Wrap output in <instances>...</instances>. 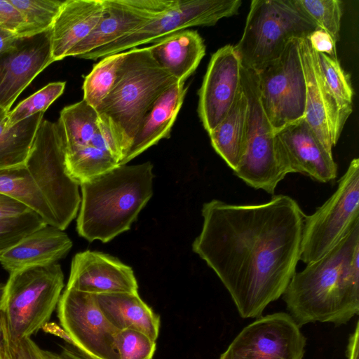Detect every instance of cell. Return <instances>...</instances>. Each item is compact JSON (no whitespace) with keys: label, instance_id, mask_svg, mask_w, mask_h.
Instances as JSON below:
<instances>
[{"label":"cell","instance_id":"cell-35","mask_svg":"<svg viewBox=\"0 0 359 359\" xmlns=\"http://www.w3.org/2000/svg\"><path fill=\"white\" fill-rule=\"evenodd\" d=\"M46 224L43 217L33 210L0 219V255Z\"/></svg>","mask_w":359,"mask_h":359},{"label":"cell","instance_id":"cell-21","mask_svg":"<svg viewBox=\"0 0 359 359\" xmlns=\"http://www.w3.org/2000/svg\"><path fill=\"white\" fill-rule=\"evenodd\" d=\"M72 247L63 230L46 224L30 233L0 255V264L9 273L25 269L56 263Z\"/></svg>","mask_w":359,"mask_h":359},{"label":"cell","instance_id":"cell-3","mask_svg":"<svg viewBox=\"0 0 359 359\" xmlns=\"http://www.w3.org/2000/svg\"><path fill=\"white\" fill-rule=\"evenodd\" d=\"M150 161L118 165L86 182L81 189L76 230L90 242L107 243L130 229L153 195Z\"/></svg>","mask_w":359,"mask_h":359},{"label":"cell","instance_id":"cell-28","mask_svg":"<svg viewBox=\"0 0 359 359\" xmlns=\"http://www.w3.org/2000/svg\"><path fill=\"white\" fill-rule=\"evenodd\" d=\"M0 193L23 203L57 227L50 208L25 165L0 169Z\"/></svg>","mask_w":359,"mask_h":359},{"label":"cell","instance_id":"cell-5","mask_svg":"<svg viewBox=\"0 0 359 359\" xmlns=\"http://www.w3.org/2000/svg\"><path fill=\"white\" fill-rule=\"evenodd\" d=\"M64 287L60 265L53 263L10 273L0 303L11 348L48 323Z\"/></svg>","mask_w":359,"mask_h":359},{"label":"cell","instance_id":"cell-45","mask_svg":"<svg viewBox=\"0 0 359 359\" xmlns=\"http://www.w3.org/2000/svg\"><path fill=\"white\" fill-rule=\"evenodd\" d=\"M4 292V285L0 283V303L2 300Z\"/></svg>","mask_w":359,"mask_h":359},{"label":"cell","instance_id":"cell-4","mask_svg":"<svg viewBox=\"0 0 359 359\" xmlns=\"http://www.w3.org/2000/svg\"><path fill=\"white\" fill-rule=\"evenodd\" d=\"M128 52L118 82L96 108L99 120L111 130L120 147L121 161L154 101L177 82L156 63L149 47Z\"/></svg>","mask_w":359,"mask_h":359},{"label":"cell","instance_id":"cell-10","mask_svg":"<svg viewBox=\"0 0 359 359\" xmlns=\"http://www.w3.org/2000/svg\"><path fill=\"white\" fill-rule=\"evenodd\" d=\"M300 39H292L281 54L256 71L260 102L275 133L304 117L306 86Z\"/></svg>","mask_w":359,"mask_h":359},{"label":"cell","instance_id":"cell-33","mask_svg":"<svg viewBox=\"0 0 359 359\" xmlns=\"http://www.w3.org/2000/svg\"><path fill=\"white\" fill-rule=\"evenodd\" d=\"M318 58L325 81L343 116L348 119L353 111L354 94L350 76L341 67L338 58L323 53H318Z\"/></svg>","mask_w":359,"mask_h":359},{"label":"cell","instance_id":"cell-18","mask_svg":"<svg viewBox=\"0 0 359 359\" xmlns=\"http://www.w3.org/2000/svg\"><path fill=\"white\" fill-rule=\"evenodd\" d=\"M66 288L92 294L138 292L133 269L116 257L86 250L75 255Z\"/></svg>","mask_w":359,"mask_h":359},{"label":"cell","instance_id":"cell-25","mask_svg":"<svg viewBox=\"0 0 359 359\" xmlns=\"http://www.w3.org/2000/svg\"><path fill=\"white\" fill-rule=\"evenodd\" d=\"M248 108V100L241 83L228 113L208 133L212 147L233 171L236 169L243 154Z\"/></svg>","mask_w":359,"mask_h":359},{"label":"cell","instance_id":"cell-36","mask_svg":"<svg viewBox=\"0 0 359 359\" xmlns=\"http://www.w3.org/2000/svg\"><path fill=\"white\" fill-rule=\"evenodd\" d=\"M156 341L145 334L133 329L118 330L116 349L118 359H153Z\"/></svg>","mask_w":359,"mask_h":359},{"label":"cell","instance_id":"cell-27","mask_svg":"<svg viewBox=\"0 0 359 359\" xmlns=\"http://www.w3.org/2000/svg\"><path fill=\"white\" fill-rule=\"evenodd\" d=\"M98 121L96 109L83 100L62 109L57 123L65 154L89 144L98 128Z\"/></svg>","mask_w":359,"mask_h":359},{"label":"cell","instance_id":"cell-31","mask_svg":"<svg viewBox=\"0 0 359 359\" xmlns=\"http://www.w3.org/2000/svg\"><path fill=\"white\" fill-rule=\"evenodd\" d=\"M22 14L24 23L17 37H29L50 29L64 1L10 0Z\"/></svg>","mask_w":359,"mask_h":359},{"label":"cell","instance_id":"cell-15","mask_svg":"<svg viewBox=\"0 0 359 359\" xmlns=\"http://www.w3.org/2000/svg\"><path fill=\"white\" fill-rule=\"evenodd\" d=\"M299 44L306 86L304 118L324 147L332 153L347 119L325 81L317 52L307 37L300 39Z\"/></svg>","mask_w":359,"mask_h":359},{"label":"cell","instance_id":"cell-8","mask_svg":"<svg viewBox=\"0 0 359 359\" xmlns=\"http://www.w3.org/2000/svg\"><path fill=\"white\" fill-rule=\"evenodd\" d=\"M25 167L50 208L57 227L65 230L76 217L81 203L79 185L65 168V149L57 123L43 119Z\"/></svg>","mask_w":359,"mask_h":359},{"label":"cell","instance_id":"cell-44","mask_svg":"<svg viewBox=\"0 0 359 359\" xmlns=\"http://www.w3.org/2000/svg\"><path fill=\"white\" fill-rule=\"evenodd\" d=\"M0 359H13L12 353H0Z\"/></svg>","mask_w":359,"mask_h":359},{"label":"cell","instance_id":"cell-24","mask_svg":"<svg viewBox=\"0 0 359 359\" xmlns=\"http://www.w3.org/2000/svg\"><path fill=\"white\" fill-rule=\"evenodd\" d=\"M97 305L118 330H138L156 341L159 334L160 316L135 293L94 294Z\"/></svg>","mask_w":359,"mask_h":359},{"label":"cell","instance_id":"cell-37","mask_svg":"<svg viewBox=\"0 0 359 359\" xmlns=\"http://www.w3.org/2000/svg\"><path fill=\"white\" fill-rule=\"evenodd\" d=\"M23 23L22 14L10 0H0V27L15 34Z\"/></svg>","mask_w":359,"mask_h":359},{"label":"cell","instance_id":"cell-32","mask_svg":"<svg viewBox=\"0 0 359 359\" xmlns=\"http://www.w3.org/2000/svg\"><path fill=\"white\" fill-rule=\"evenodd\" d=\"M297 9L317 28L339 39L343 3L339 0H292Z\"/></svg>","mask_w":359,"mask_h":359},{"label":"cell","instance_id":"cell-7","mask_svg":"<svg viewBox=\"0 0 359 359\" xmlns=\"http://www.w3.org/2000/svg\"><path fill=\"white\" fill-rule=\"evenodd\" d=\"M316 29L292 0H252L234 47L242 67L257 71L277 58L292 39L307 37Z\"/></svg>","mask_w":359,"mask_h":359},{"label":"cell","instance_id":"cell-9","mask_svg":"<svg viewBox=\"0 0 359 359\" xmlns=\"http://www.w3.org/2000/svg\"><path fill=\"white\" fill-rule=\"evenodd\" d=\"M359 222V159L353 158L332 195L305 215L299 260L308 264L329 252Z\"/></svg>","mask_w":359,"mask_h":359},{"label":"cell","instance_id":"cell-23","mask_svg":"<svg viewBox=\"0 0 359 359\" xmlns=\"http://www.w3.org/2000/svg\"><path fill=\"white\" fill-rule=\"evenodd\" d=\"M149 48L156 63L177 82H185L205 54L202 37L197 31L190 29L163 37Z\"/></svg>","mask_w":359,"mask_h":359},{"label":"cell","instance_id":"cell-17","mask_svg":"<svg viewBox=\"0 0 359 359\" xmlns=\"http://www.w3.org/2000/svg\"><path fill=\"white\" fill-rule=\"evenodd\" d=\"M175 0H104L97 27L67 57L80 55L111 43L140 28L169 8Z\"/></svg>","mask_w":359,"mask_h":359},{"label":"cell","instance_id":"cell-34","mask_svg":"<svg viewBox=\"0 0 359 359\" xmlns=\"http://www.w3.org/2000/svg\"><path fill=\"white\" fill-rule=\"evenodd\" d=\"M66 83L52 82L20 102L7 114L6 126H13L40 112H45L64 92Z\"/></svg>","mask_w":359,"mask_h":359},{"label":"cell","instance_id":"cell-14","mask_svg":"<svg viewBox=\"0 0 359 359\" xmlns=\"http://www.w3.org/2000/svg\"><path fill=\"white\" fill-rule=\"evenodd\" d=\"M50 29L18 37L0 53V110L8 113L20 93L53 63Z\"/></svg>","mask_w":359,"mask_h":359},{"label":"cell","instance_id":"cell-42","mask_svg":"<svg viewBox=\"0 0 359 359\" xmlns=\"http://www.w3.org/2000/svg\"><path fill=\"white\" fill-rule=\"evenodd\" d=\"M17 38L14 32L0 27V53L11 46Z\"/></svg>","mask_w":359,"mask_h":359},{"label":"cell","instance_id":"cell-19","mask_svg":"<svg viewBox=\"0 0 359 359\" xmlns=\"http://www.w3.org/2000/svg\"><path fill=\"white\" fill-rule=\"evenodd\" d=\"M276 135L290 173L304 174L322 183L337 177V165L332 153L324 147L304 118Z\"/></svg>","mask_w":359,"mask_h":359},{"label":"cell","instance_id":"cell-1","mask_svg":"<svg viewBox=\"0 0 359 359\" xmlns=\"http://www.w3.org/2000/svg\"><path fill=\"white\" fill-rule=\"evenodd\" d=\"M305 214L289 196L259 204L212 199L192 250L217 274L240 316L259 318L284 293L300 258Z\"/></svg>","mask_w":359,"mask_h":359},{"label":"cell","instance_id":"cell-30","mask_svg":"<svg viewBox=\"0 0 359 359\" xmlns=\"http://www.w3.org/2000/svg\"><path fill=\"white\" fill-rule=\"evenodd\" d=\"M118 165V161L111 154L90 144L65 154L67 173L79 186Z\"/></svg>","mask_w":359,"mask_h":359},{"label":"cell","instance_id":"cell-43","mask_svg":"<svg viewBox=\"0 0 359 359\" xmlns=\"http://www.w3.org/2000/svg\"><path fill=\"white\" fill-rule=\"evenodd\" d=\"M11 352L6 327L0 314V353Z\"/></svg>","mask_w":359,"mask_h":359},{"label":"cell","instance_id":"cell-29","mask_svg":"<svg viewBox=\"0 0 359 359\" xmlns=\"http://www.w3.org/2000/svg\"><path fill=\"white\" fill-rule=\"evenodd\" d=\"M128 53L127 50L104 57L94 65L83 81V100L95 109L101 104L121 77Z\"/></svg>","mask_w":359,"mask_h":359},{"label":"cell","instance_id":"cell-13","mask_svg":"<svg viewBox=\"0 0 359 359\" xmlns=\"http://www.w3.org/2000/svg\"><path fill=\"white\" fill-rule=\"evenodd\" d=\"M306 344L291 316L278 312L245 327L219 359H303Z\"/></svg>","mask_w":359,"mask_h":359},{"label":"cell","instance_id":"cell-40","mask_svg":"<svg viewBox=\"0 0 359 359\" xmlns=\"http://www.w3.org/2000/svg\"><path fill=\"white\" fill-rule=\"evenodd\" d=\"M46 359H95L80 351L72 344L62 346L58 353L43 350Z\"/></svg>","mask_w":359,"mask_h":359},{"label":"cell","instance_id":"cell-11","mask_svg":"<svg viewBox=\"0 0 359 359\" xmlns=\"http://www.w3.org/2000/svg\"><path fill=\"white\" fill-rule=\"evenodd\" d=\"M241 4V0H175L169 8L129 34L79 57L95 60L155 43L186 28L214 25L237 14Z\"/></svg>","mask_w":359,"mask_h":359},{"label":"cell","instance_id":"cell-26","mask_svg":"<svg viewBox=\"0 0 359 359\" xmlns=\"http://www.w3.org/2000/svg\"><path fill=\"white\" fill-rule=\"evenodd\" d=\"M44 113L7 127V113L0 110V169L25 165Z\"/></svg>","mask_w":359,"mask_h":359},{"label":"cell","instance_id":"cell-2","mask_svg":"<svg viewBox=\"0 0 359 359\" xmlns=\"http://www.w3.org/2000/svg\"><path fill=\"white\" fill-rule=\"evenodd\" d=\"M299 327L346 324L359 313V222L326 255L295 272L283 294Z\"/></svg>","mask_w":359,"mask_h":359},{"label":"cell","instance_id":"cell-22","mask_svg":"<svg viewBox=\"0 0 359 359\" xmlns=\"http://www.w3.org/2000/svg\"><path fill=\"white\" fill-rule=\"evenodd\" d=\"M187 88L185 82H177L158 97L147 112L119 165L126 164L161 140L170 137Z\"/></svg>","mask_w":359,"mask_h":359},{"label":"cell","instance_id":"cell-16","mask_svg":"<svg viewBox=\"0 0 359 359\" xmlns=\"http://www.w3.org/2000/svg\"><path fill=\"white\" fill-rule=\"evenodd\" d=\"M241 62L233 45L212 54L198 90V113L210 133L225 117L241 88Z\"/></svg>","mask_w":359,"mask_h":359},{"label":"cell","instance_id":"cell-20","mask_svg":"<svg viewBox=\"0 0 359 359\" xmlns=\"http://www.w3.org/2000/svg\"><path fill=\"white\" fill-rule=\"evenodd\" d=\"M104 0H66L50 28L54 61L67 57L69 52L97 27L104 14Z\"/></svg>","mask_w":359,"mask_h":359},{"label":"cell","instance_id":"cell-12","mask_svg":"<svg viewBox=\"0 0 359 359\" xmlns=\"http://www.w3.org/2000/svg\"><path fill=\"white\" fill-rule=\"evenodd\" d=\"M57 317L70 344L95 359H118V330L105 317L94 294L66 288L57 306Z\"/></svg>","mask_w":359,"mask_h":359},{"label":"cell","instance_id":"cell-6","mask_svg":"<svg viewBox=\"0 0 359 359\" xmlns=\"http://www.w3.org/2000/svg\"><path fill=\"white\" fill-rule=\"evenodd\" d=\"M241 86L248 100L243 154L234 175L248 186L273 195L278 183L290 173L279 139L262 108L257 72L241 67Z\"/></svg>","mask_w":359,"mask_h":359},{"label":"cell","instance_id":"cell-38","mask_svg":"<svg viewBox=\"0 0 359 359\" xmlns=\"http://www.w3.org/2000/svg\"><path fill=\"white\" fill-rule=\"evenodd\" d=\"M307 38L316 52L325 54L332 58H337V43L327 32L317 28Z\"/></svg>","mask_w":359,"mask_h":359},{"label":"cell","instance_id":"cell-41","mask_svg":"<svg viewBox=\"0 0 359 359\" xmlns=\"http://www.w3.org/2000/svg\"><path fill=\"white\" fill-rule=\"evenodd\" d=\"M359 323L357 322L355 330L350 335L346 350L348 359H358Z\"/></svg>","mask_w":359,"mask_h":359},{"label":"cell","instance_id":"cell-39","mask_svg":"<svg viewBox=\"0 0 359 359\" xmlns=\"http://www.w3.org/2000/svg\"><path fill=\"white\" fill-rule=\"evenodd\" d=\"M29 210H32L20 201L0 193V219L16 217Z\"/></svg>","mask_w":359,"mask_h":359}]
</instances>
